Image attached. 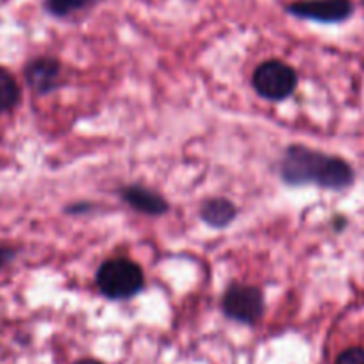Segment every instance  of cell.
<instances>
[{
    "label": "cell",
    "instance_id": "6da1fadb",
    "mask_svg": "<svg viewBox=\"0 0 364 364\" xmlns=\"http://www.w3.org/2000/svg\"><path fill=\"white\" fill-rule=\"evenodd\" d=\"M281 175L293 186L316 184L334 191L346 190L355 181V171L348 161L304 145H291L286 149L281 163Z\"/></svg>",
    "mask_w": 364,
    "mask_h": 364
},
{
    "label": "cell",
    "instance_id": "7a4b0ae2",
    "mask_svg": "<svg viewBox=\"0 0 364 364\" xmlns=\"http://www.w3.org/2000/svg\"><path fill=\"white\" fill-rule=\"evenodd\" d=\"M145 284L141 266L127 257L107 259L97 272V286L100 293L111 300L132 299Z\"/></svg>",
    "mask_w": 364,
    "mask_h": 364
},
{
    "label": "cell",
    "instance_id": "3957f363",
    "mask_svg": "<svg viewBox=\"0 0 364 364\" xmlns=\"http://www.w3.org/2000/svg\"><path fill=\"white\" fill-rule=\"evenodd\" d=\"M299 77L296 72L279 59L261 63L252 75V86L262 99L284 100L295 91Z\"/></svg>",
    "mask_w": 364,
    "mask_h": 364
},
{
    "label": "cell",
    "instance_id": "277c9868",
    "mask_svg": "<svg viewBox=\"0 0 364 364\" xmlns=\"http://www.w3.org/2000/svg\"><path fill=\"white\" fill-rule=\"evenodd\" d=\"M225 316L240 323L252 325L264 313V299L261 289L248 284H232L222 299Z\"/></svg>",
    "mask_w": 364,
    "mask_h": 364
},
{
    "label": "cell",
    "instance_id": "5b68a950",
    "mask_svg": "<svg viewBox=\"0 0 364 364\" xmlns=\"http://www.w3.org/2000/svg\"><path fill=\"white\" fill-rule=\"evenodd\" d=\"M353 11L352 0H295L288 6L289 15L320 23L346 22Z\"/></svg>",
    "mask_w": 364,
    "mask_h": 364
},
{
    "label": "cell",
    "instance_id": "8992f818",
    "mask_svg": "<svg viewBox=\"0 0 364 364\" xmlns=\"http://www.w3.org/2000/svg\"><path fill=\"white\" fill-rule=\"evenodd\" d=\"M122 200L127 202L134 211L143 213V215L150 216H161L168 213L170 205L168 202L161 197L156 191L149 190L145 186H138V184H131L120 190Z\"/></svg>",
    "mask_w": 364,
    "mask_h": 364
},
{
    "label": "cell",
    "instance_id": "52a82bcc",
    "mask_svg": "<svg viewBox=\"0 0 364 364\" xmlns=\"http://www.w3.org/2000/svg\"><path fill=\"white\" fill-rule=\"evenodd\" d=\"M61 75V65L54 58H38L26 68V79L38 93H48L54 90Z\"/></svg>",
    "mask_w": 364,
    "mask_h": 364
},
{
    "label": "cell",
    "instance_id": "ba28073f",
    "mask_svg": "<svg viewBox=\"0 0 364 364\" xmlns=\"http://www.w3.org/2000/svg\"><path fill=\"white\" fill-rule=\"evenodd\" d=\"M237 216V208L229 200V198H209L202 204L200 218L215 229H223L229 225Z\"/></svg>",
    "mask_w": 364,
    "mask_h": 364
},
{
    "label": "cell",
    "instance_id": "9c48e42d",
    "mask_svg": "<svg viewBox=\"0 0 364 364\" xmlns=\"http://www.w3.org/2000/svg\"><path fill=\"white\" fill-rule=\"evenodd\" d=\"M20 87L8 70L0 68V111H9L18 104Z\"/></svg>",
    "mask_w": 364,
    "mask_h": 364
},
{
    "label": "cell",
    "instance_id": "30bf717a",
    "mask_svg": "<svg viewBox=\"0 0 364 364\" xmlns=\"http://www.w3.org/2000/svg\"><path fill=\"white\" fill-rule=\"evenodd\" d=\"M93 0H45V9L52 16L65 18V16L73 15L77 11H82L84 8L91 4Z\"/></svg>",
    "mask_w": 364,
    "mask_h": 364
},
{
    "label": "cell",
    "instance_id": "8fae6325",
    "mask_svg": "<svg viewBox=\"0 0 364 364\" xmlns=\"http://www.w3.org/2000/svg\"><path fill=\"white\" fill-rule=\"evenodd\" d=\"M336 364H364V348L352 346V348L343 350L336 359Z\"/></svg>",
    "mask_w": 364,
    "mask_h": 364
},
{
    "label": "cell",
    "instance_id": "7c38bea8",
    "mask_svg": "<svg viewBox=\"0 0 364 364\" xmlns=\"http://www.w3.org/2000/svg\"><path fill=\"white\" fill-rule=\"evenodd\" d=\"M13 257H15V252L9 250V248H0V268L8 264Z\"/></svg>",
    "mask_w": 364,
    "mask_h": 364
},
{
    "label": "cell",
    "instance_id": "4fadbf2b",
    "mask_svg": "<svg viewBox=\"0 0 364 364\" xmlns=\"http://www.w3.org/2000/svg\"><path fill=\"white\" fill-rule=\"evenodd\" d=\"M77 364H102V363H100V360H95V359H82V360H79Z\"/></svg>",
    "mask_w": 364,
    "mask_h": 364
}]
</instances>
